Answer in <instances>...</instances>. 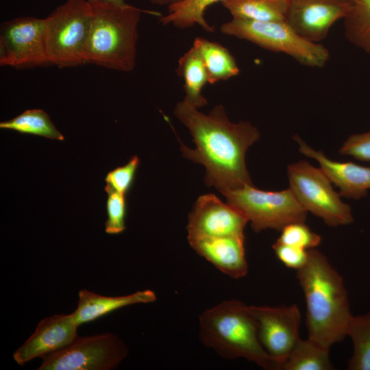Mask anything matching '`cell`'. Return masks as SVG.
I'll list each match as a JSON object with an SVG mask.
<instances>
[{
  "label": "cell",
  "mask_w": 370,
  "mask_h": 370,
  "mask_svg": "<svg viewBox=\"0 0 370 370\" xmlns=\"http://www.w3.org/2000/svg\"><path fill=\"white\" fill-rule=\"evenodd\" d=\"M174 114L185 125L195 145L181 143L183 156L206 168L205 183L220 193L253 184L247 169L248 148L260 138L258 130L249 122H231L223 106L204 114L184 100L177 103Z\"/></svg>",
  "instance_id": "1"
},
{
  "label": "cell",
  "mask_w": 370,
  "mask_h": 370,
  "mask_svg": "<svg viewBox=\"0 0 370 370\" xmlns=\"http://www.w3.org/2000/svg\"><path fill=\"white\" fill-rule=\"evenodd\" d=\"M297 278L306 300L308 338L330 349L347 336L353 316L343 280L326 256L315 249L308 250Z\"/></svg>",
  "instance_id": "2"
},
{
  "label": "cell",
  "mask_w": 370,
  "mask_h": 370,
  "mask_svg": "<svg viewBox=\"0 0 370 370\" xmlns=\"http://www.w3.org/2000/svg\"><path fill=\"white\" fill-rule=\"evenodd\" d=\"M92 18L86 45V64L130 72L136 66L138 23L143 14L161 16L125 3L90 2Z\"/></svg>",
  "instance_id": "3"
},
{
  "label": "cell",
  "mask_w": 370,
  "mask_h": 370,
  "mask_svg": "<svg viewBox=\"0 0 370 370\" xmlns=\"http://www.w3.org/2000/svg\"><path fill=\"white\" fill-rule=\"evenodd\" d=\"M199 320L200 341L220 356L243 358L267 370L281 369V364L261 345L249 306L225 300L206 310Z\"/></svg>",
  "instance_id": "4"
},
{
  "label": "cell",
  "mask_w": 370,
  "mask_h": 370,
  "mask_svg": "<svg viewBox=\"0 0 370 370\" xmlns=\"http://www.w3.org/2000/svg\"><path fill=\"white\" fill-rule=\"evenodd\" d=\"M92 18L87 0H66L44 18V37L51 66L86 64L85 50Z\"/></svg>",
  "instance_id": "5"
},
{
  "label": "cell",
  "mask_w": 370,
  "mask_h": 370,
  "mask_svg": "<svg viewBox=\"0 0 370 370\" xmlns=\"http://www.w3.org/2000/svg\"><path fill=\"white\" fill-rule=\"evenodd\" d=\"M220 30L267 50L285 53L306 66L321 68L330 58L326 47L303 38L286 21L259 22L232 18L223 23Z\"/></svg>",
  "instance_id": "6"
},
{
  "label": "cell",
  "mask_w": 370,
  "mask_h": 370,
  "mask_svg": "<svg viewBox=\"0 0 370 370\" xmlns=\"http://www.w3.org/2000/svg\"><path fill=\"white\" fill-rule=\"evenodd\" d=\"M221 193L227 203L244 213L255 232L266 229L280 232L290 223L306 221L308 211L290 188L281 191H264L251 184Z\"/></svg>",
  "instance_id": "7"
},
{
  "label": "cell",
  "mask_w": 370,
  "mask_h": 370,
  "mask_svg": "<svg viewBox=\"0 0 370 370\" xmlns=\"http://www.w3.org/2000/svg\"><path fill=\"white\" fill-rule=\"evenodd\" d=\"M289 188L302 206L331 227L354 221L351 206L344 203L332 182L319 168L306 160L288 166Z\"/></svg>",
  "instance_id": "8"
},
{
  "label": "cell",
  "mask_w": 370,
  "mask_h": 370,
  "mask_svg": "<svg viewBox=\"0 0 370 370\" xmlns=\"http://www.w3.org/2000/svg\"><path fill=\"white\" fill-rule=\"evenodd\" d=\"M124 343L112 333L77 336L66 347L42 357L38 370H110L127 356Z\"/></svg>",
  "instance_id": "9"
},
{
  "label": "cell",
  "mask_w": 370,
  "mask_h": 370,
  "mask_svg": "<svg viewBox=\"0 0 370 370\" xmlns=\"http://www.w3.org/2000/svg\"><path fill=\"white\" fill-rule=\"evenodd\" d=\"M44 25V18L34 16L18 17L1 23L0 65L18 70L51 66Z\"/></svg>",
  "instance_id": "10"
},
{
  "label": "cell",
  "mask_w": 370,
  "mask_h": 370,
  "mask_svg": "<svg viewBox=\"0 0 370 370\" xmlns=\"http://www.w3.org/2000/svg\"><path fill=\"white\" fill-rule=\"evenodd\" d=\"M265 351L281 364L299 339L301 315L296 304L280 306H249Z\"/></svg>",
  "instance_id": "11"
},
{
  "label": "cell",
  "mask_w": 370,
  "mask_h": 370,
  "mask_svg": "<svg viewBox=\"0 0 370 370\" xmlns=\"http://www.w3.org/2000/svg\"><path fill=\"white\" fill-rule=\"evenodd\" d=\"M247 217L239 209L214 194L200 196L189 214L188 241L225 236H243Z\"/></svg>",
  "instance_id": "12"
},
{
  "label": "cell",
  "mask_w": 370,
  "mask_h": 370,
  "mask_svg": "<svg viewBox=\"0 0 370 370\" xmlns=\"http://www.w3.org/2000/svg\"><path fill=\"white\" fill-rule=\"evenodd\" d=\"M349 8V0H289L285 21L303 38L319 43Z\"/></svg>",
  "instance_id": "13"
},
{
  "label": "cell",
  "mask_w": 370,
  "mask_h": 370,
  "mask_svg": "<svg viewBox=\"0 0 370 370\" xmlns=\"http://www.w3.org/2000/svg\"><path fill=\"white\" fill-rule=\"evenodd\" d=\"M77 326L71 314H54L42 319L34 333L18 347L13 358L20 365L42 358L71 344L77 336Z\"/></svg>",
  "instance_id": "14"
},
{
  "label": "cell",
  "mask_w": 370,
  "mask_h": 370,
  "mask_svg": "<svg viewBox=\"0 0 370 370\" xmlns=\"http://www.w3.org/2000/svg\"><path fill=\"white\" fill-rule=\"evenodd\" d=\"M293 139L298 143L301 153L319 162L332 184L338 188L341 196L358 199L367 195L370 190V167L332 160L323 151L310 147L298 135H294Z\"/></svg>",
  "instance_id": "15"
},
{
  "label": "cell",
  "mask_w": 370,
  "mask_h": 370,
  "mask_svg": "<svg viewBox=\"0 0 370 370\" xmlns=\"http://www.w3.org/2000/svg\"><path fill=\"white\" fill-rule=\"evenodd\" d=\"M245 235L206 237L189 240L190 247L227 275L239 279L248 272Z\"/></svg>",
  "instance_id": "16"
},
{
  "label": "cell",
  "mask_w": 370,
  "mask_h": 370,
  "mask_svg": "<svg viewBox=\"0 0 370 370\" xmlns=\"http://www.w3.org/2000/svg\"><path fill=\"white\" fill-rule=\"evenodd\" d=\"M76 309L71 314L73 322L79 326L92 321L125 306L147 304L156 300L151 290L138 291L130 295L109 297L83 289L79 291Z\"/></svg>",
  "instance_id": "17"
},
{
  "label": "cell",
  "mask_w": 370,
  "mask_h": 370,
  "mask_svg": "<svg viewBox=\"0 0 370 370\" xmlns=\"http://www.w3.org/2000/svg\"><path fill=\"white\" fill-rule=\"evenodd\" d=\"M177 73L184 79V100L197 109L206 106L207 99L201 92L208 82V76L203 60L195 47L192 46L180 58Z\"/></svg>",
  "instance_id": "18"
},
{
  "label": "cell",
  "mask_w": 370,
  "mask_h": 370,
  "mask_svg": "<svg viewBox=\"0 0 370 370\" xmlns=\"http://www.w3.org/2000/svg\"><path fill=\"white\" fill-rule=\"evenodd\" d=\"M205 65L208 83L215 84L238 75L240 70L230 51L218 42L197 37L193 42Z\"/></svg>",
  "instance_id": "19"
},
{
  "label": "cell",
  "mask_w": 370,
  "mask_h": 370,
  "mask_svg": "<svg viewBox=\"0 0 370 370\" xmlns=\"http://www.w3.org/2000/svg\"><path fill=\"white\" fill-rule=\"evenodd\" d=\"M289 0H223L232 18L259 22L285 21Z\"/></svg>",
  "instance_id": "20"
},
{
  "label": "cell",
  "mask_w": 370,
  "mask_h": 370,
  "mask_svg": "<svg viewBox=\"0 0 370 370\" xmlns=\"http://www.w3.org/2000/svg\"><path fill=\"white\" fill-rule=\"evenodd\" d=\"M329 350L308 338L297 341L282 365L283 370H330L333 369Z\"/></svg>",
  "instance_id": "21"
},
{
  "label": "cell",
  "mask_w": 370,
  "mask_h": 370,
  "mask_svg": "<svg viewBox=\"0 0 370 370\" xmlns=\"http://www.w3.org/2000/svg\"><path fill=\"white\" fill-rule=\"evenodd\" d=\"M223 1L186 0L168 7V14L160 16L159 21L164 25L171 24L180 29L198 25L206 32H214V28L205 19L204 14L210 5Z\"/></svg>",
  "instance_id": "22"
},
{
  "label": "cell",
  "mask_w": 370,
  "mask_h": 370,
  "mask_svg": "<svg viewBox=\"0 0 370 370\" xmlns=\"http://www.w3.org/2000/svg\"><path fill=\"white\" fill-rule=\"evenodd\" d=\"M0 128L21 134L64 140V136L56 127L49 114L41 109H29L16 117L0 123Z\"/></svg>",
  "instance_id": "23"
},
{
  "label": "cell",
  "mask_w": 370,
  "mask_h": 370,
  "mask_svg": "<svg viewBox=\"0 0 370 370\" xmlns=\"http://www.w3.org/2000/svg\"><path fill=\"white\" fill-rule=\"evenodd\" d=\"M350 8L344 20L347 39L370 54V0H349Z\"/></svg>",
  "instance_id": "24"
},
{
  "label": "cell",
  "mask_w": 370,
  "mask_h": 370,
  "mask_svg": "<svg viewBox=\"0 0 370 370\" xmlns=\"http://www.w3.org/2000/svg\"><path fill=\"white\" fill-rule=\"evenodd\" d=\"M347 336L353 342L354 352L348 362L349 370H370V312L352 316Z\"/></svg>",
  "instance_id": "25"
},
{
  "label": "cell",
  "mask_w": 370,
  "mask_h": 370,
  "mask_svg": "<svg viewBox=\"0 0 370 370\" xmlns=\"http://www.w3.org/2000/svg\"><path fill=\"white\" fill-rule=\"evenodd\" d=\"M104 190L108 195L105 232L108 234H118L125 230V195L118 192L108 184H106Z\"/></svg>",
  "instance_id": "26"
},
{
  "label": "cell",
  "mask_w": 370,
  "mask_h": 370,
  "mask_svg": "<svg viewBox=\"0 0 370 370\" xmlns=\"http://www.w3.org/2000/svg\"><path fill=\"white\" fill-rule=\"evenodd\" d=\"M277 242L305 250L317 247L321 241V236L312 232L305 222H295L286 225L281 231Z\"/></svg>",
  "instance_id": "27"
},
{
  "label": "cell",
  "mask_w": 370,
  "mask_h": 370,
  "mask_svg": "<svg viewBox=\"0 0 370 370\" xmlns=\"http://www.w3.org/2000/svg\"><path fill=\"white\" fill-rule=\"evenodd\" d=\"M139 164V158L134 156L129 162L110 171L106 177V184L118 192L126 195L130 189Z\"/></svg>",
  "instance_id": "28"
},
{
  "label": "cell",
  "mask_w": 370,
  "mask_h": 370,
  "mask_svg": "<svg viewBox=\"0 0 370 370\" xmlns=\"http://www.w3.org/2000/svg\"><path fill=\"white\" fill-rule=\"evenodd\" d=\"M362 162H370V131L350 135L338 150Z\"/></svg>",
  "instance_id": "29"
},
{
  "label": "cell",
  "mask_w": 370,
  "mask_h": 370,
  "mask_svg": "<svg viewBox=\"0 0 370 370\" xmlns=\"http://www.w3.org/2000/svg\"><path fill=\"white\" fill-rule=\"evenodd\" d=\"M272 248L277 258L286 267L296 271L302 267L308 258V250L275 241Z\"/></svg>",
  "instance_id": "30"
},
{
  "label": "cell",
  "mask_w": 370,
  "mask_h": 370,
  "mask_svg": "<svg viewBox=\"0 0 370 370\" xmlns=\"http://www.w3.org/2000/svg\"><path fill=\"white\" fill-rule=\"evenodd\" d=\"M147 1L155 5H167L168 7H169L172 5L181 3L186 0H147Z\"/></svg>",
  "instance_id": "31"
},
{
  "label": "cell",
  "mask_w": 370,
  "mask_h": 370,
  "mask_svg": "<svg viewBox=\"0 0 370 370\" xmlns=\"http://www.w3.org/2000/svg\"><path fill=\"white\" fill-rule=\"evenodd\" d=\"M89 2H95V1H103V2H110L116 4H125V0H87Z\"/></svg>",
  "instance_id": "32"
}]
</instances>
